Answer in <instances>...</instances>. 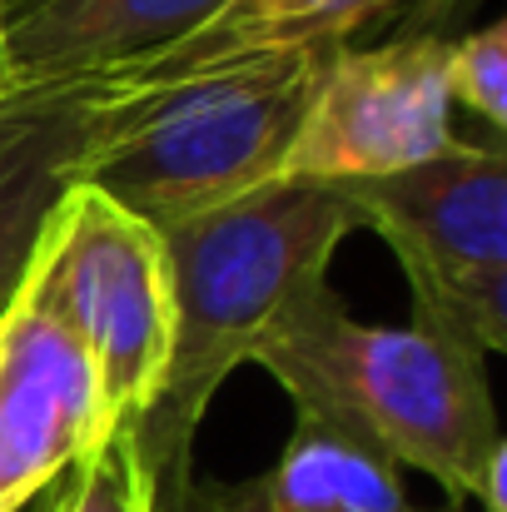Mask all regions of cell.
<instances>
[{
    "label": "cell",
    "instance_id": "12",
    "mask_svg": "<svg viewBox=\"0 0 507 512\" xmlns=\"http://www.w3.org/2000/svg\"><path fill=\"white\" fill-rule=\"evenodd\" d=\"M45 512H160L155 478L140 458L135 428H115L85 463H75Z\"/></svg>",
    "mask_w": 507,
    "mask_h": 512
},
{
    "label": "cell",
    "instance_id": "3",
    "mask_svg": "<svg viewBox=\"0 0 507 512\" xmlns=\"http://www.w3.org/2000/svg\"><path fill=\"white\" fill-rule=\"evenodd\" d=\"M329 50H244L145 80H105L75 184L135 219L234 204L279 179Z\"/></svg>",
    "mask_w": 507,
    "mask_h": 512
},
{
    "label": "cell",
    "instance_id": "4",
    "mask_svg": "<svg viewBox=\"0 0 507 512\" xmlns=\"http://www.w3.org/2000/svg\"><path fill=\"white\" fill-rule=\"evenodd\" d=\"M20 304L85 348L120 428L155 408L174 339L169 259L155 224L75 184L40 234Z\"/></svg>",
    "mask_w": 507,
    "mask_h": 512
},
{
    "label": "cell",
    "instance_id": "15",
    "mask_svg": "<svg viewBox=\"0 0 507 512\" xmlns=\"http://www.w3.org/2000/svg\"><path fill=\"white\" fill-rule=\"evenodd\" d=\"M0 85H5V75H0Z\"/></svg>",
    "mask_w": 507,
    "mask_h": 512
},
{
    "label": "cell",
    "instance_id": "16",
    "mask_svg": "<svg viewBox=\"0 0 507 512\" xmlns=\"http://www.w3.org/2000/svg\"><path fill=\"white\" fill-rule=\"evenodd\" d=\"M0 512H10V508H0Z\"/></svg>",
    "mask_w": 507,
    "mask_h": 512
},
{
    "label": "cell",
    "instance_id": "11",
    "mask_svg": "<svg viewBox=\"0 0 507 512\" xmlns=\"http://www.w3.org/2000/svg\"><path fill=\"white\" fill-rule=\"evenodd\" d=\"M388 5L398 0H234L209 30H199L189 45H179L145 75H169V70L204 65L219 55H244V50H334L348 30L383 15ZM145 75H130V80H145Z\"/></svg>",
    "mask_w": 507,
    "mask_h": 512
},
{
    "label": "cell",
    "instance_id": "14",
    "mask_svg": "<svg viewBox=\"0 0 507 512\" xmlns=\"http://www.w3.org/2000/svg\"><path fill=\"white\" fill-rule=\"evenodd\" d=\"M184 512H284L274 508L254 483H239V488H204V493H189L184 498ZM418 512V508H408Z\"/></svg>",
    "mask_w": 507,
    "mask_h": 512
},
{
    "label": "cell",
    "instance_id": "6",
    "mask_svg": "<svg viewBox=\"0 0 507 512\" xmlns=\"http://www.w3.org/2000/svg\"><path fill=\"white\" fill-rule=\"evenodd\" d=\"M453 140L448 40L398 35L388 45L324 55L309 115L289 150L284 174L299 179H378L433 160Z\"/></svg>",
    "mask_w": 507,
    "mask_h": 512
},
{
    "label": "cell",
    "instance_id": "5",
    "mask_svg": "<svg viewBox=\"0 0 507 512\" xmlns=\"http://www.w3.org/2000/svg\"><path fill=\"white\" fill-rule=\"evenodd\" d=\"M353 219L378 229L413 284V324L483 358L507 348V160L448 140L398 174L338 184Z\"/></svg>",
    "mask_w": 507,
    "mask_h": 512
},
{
    "label": "cell",
    "instance_id": "2",
    "mask_svg": "<svg viewBox=\"0 0 507 512\" xmlns=\"http://www.w3.org/2000/svg\"><path fill=\"white\" fill-rule=\"evenodd\" d=\"M249 363L294 398L299 418H319L388 463L428 473L458 503L507 512V453L483 353L428 324H363L319 284L269 324Z\"/></svg>",
    "mask_w": 507,
    "mask_h": 512
},
{
    "label": "cell",
    "instance_id": "8",
    "mask_svg": "<svg viewBox=\"0 0 507 512\" xmlns=\"http://www.w3.org/2000/svg\"><path fill=\"white\" fill-rule=\"evenodd\" d=\"M234 0H0L5 85L130 80L209 30Z\"/></svg>",
    "mask_w": 507,
    "mask_h": 512
},
{
    "label": "cell",
    "instance_id": "10",
    "mask_svg": "<svg viewBox=\"0 0 507 512\" xmlns=\"http://www.w3.org/2000/svg\"><path fill=\"white\" fill-rule=\"evenodd\" d=\"M254 488L284 512H408L398 463L319 418H299L284 458Z\"/></svg>",
    "mask_w": 507,
    "mask_h": 512
},
{
    "label": "cell",
    "instance_id": "9",
    "mask_svg": "<svg viewBox=\"0 0 507 512\" xmlns=\"http://www.w3.org/2000/svg\"><path fill=\"white\" fill-rule=\"evenodd\" d=\"M105 80L0 85V319L15 309L55 204L75 189V160Z\"/></svg>",
    "mask_w": 507,
    "mask_h": 512
},
{
    "label": "cell",
    "instance_id": "1",
    "mask_svg": "<svg viewBox=\"0 0 507 512\" xmlns=\"http://www.w3.org/2000/svg\"><path fill=\"white\" fill-rule=\"evenodd\" d=\"M358 229L338 184L279 174L254 194L174 219L160 229L169 259L174 339L165 388L135 423L140 458L155 478L160 512H184L194 433L224 388L249 363L269 324L309 289L329 284L343 234Z\"/></svg>",
    "mask_w": 507,
    "mask_h": 512
},
{
    "label": "cell",
    "instance_id": "13",
    "mask_svg": "<svg viewBox=\"0 0 507 512\" xmlns=\"http://www.w3.org/2000/svg\"><path fill=\"white\" fill-rule=\"evenodd\" d=\"M448 95H453V105H468V115H478L488 130H503L507 125V25L503 20L448 40Z\"/></svg>",
    "mask_w": 507,
    "mask_h": 512
},
{
    "label": "cell",
    "instance_id": "7",
    "mask_svg": "<svg viewBox=\"0 0 507 512\" xmlns=\"http://www.w3.org/2000/svg\"><path fill=\"white\" fill-rule=\"evenodd\" d=\"M115 428L85 348L15 299L0 319V508L35 503Z\"/></svg>",
    "mask_w": 507,
    "mask_h": 512
}]
</instances>
